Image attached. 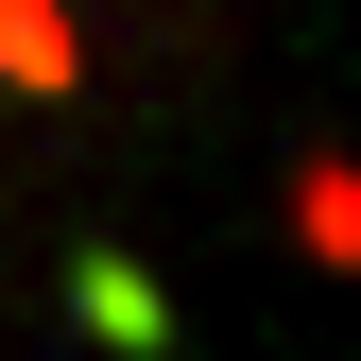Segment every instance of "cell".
Listing matches in <instances>:
<instances>
[{
	"label": "cell",
	"instance_id": "7a4b0ae2",
	"mask_svg": "<svg viewBox=\"0 0 361 361\" xmlns=\"http://www.w3.org/2000/svg\"><path fill=\"white\" fill-rule=\"evenodd\" d=\"M0 86H35V104L86 86V18H69V0H0Z\"/></svg>",
	"mask_w": 361,
	"mask_h": 361
},
{
	"label": "cell",
	"instance_id": "6da1fadb",
	"mask_svg": "<svg viewBox=\"0 0 361 361\" xmlns=\"http://www.w3.org/2000/svg\"><path fill=\"white\" fill-rule=\"evenodd\" d=\"M69 327H86V344H121V361H172V293H155L121 241H86V258H69Z\"/></svg>",
	"mask_w": 361,
	"mask_h": 361
},
{
	"label": "cell",
	"instance_id": "3957f363",
	"mask_svg": "<svg viewBox=\"0 0 361 361\" xmlns=\"http://www.w3.org/2000/svg\"><path fill=\"white\" fill-rule=\"evenodd\" d=\"M293 241L327 258V276H361V172H344V155H310V172H293Z\"/></svg>",
	"mask_w": 361,
	"mask_h": 361
}]
</instances>
